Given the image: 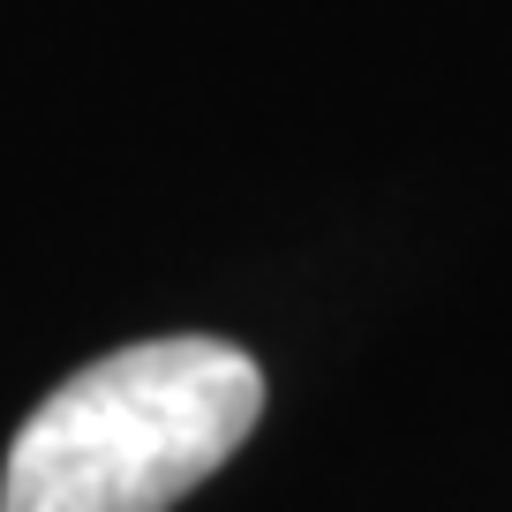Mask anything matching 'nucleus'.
Here are the masks:
<instances>
[{
	"label": "nucleus",
	"instance_id": "f257e3e1",
	"mask_svg": "<svg viewBox=\"0 0 512 512\" xmlns=\"http://www.w3.org/2000/svg\"><path fill=\"white\" fill-rule=\"evenodd\" d=\"M264 415V369L234 339H144L76 377L8 445L0 512H174Z\"/></svg>",
	"mask_w": 512,
	"mask_h": 512
}]
</instances>
